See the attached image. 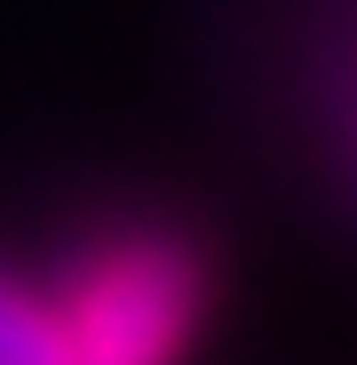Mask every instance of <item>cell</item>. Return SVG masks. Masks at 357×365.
Here are the masks:
<instances>
[{
  "mask_svg": "<svg viewBox=\"0 0 357 365\" xmlns=\"http://www.w3.org/2000/svg\"><path fill=\"white\" fill-rule=\"evenodd\" d=\"M0 365H95V357H80L64 318L48 310L40 278H24L9 262H0Z\"/></svg>",
  "mask_w": 357,
  "mask_h": 365,
  "instance_id": "3957f363",
  "label": "cell"
},
{
  "mask_svg": "<svg viewBox=\"0 0 357 365\" xmlns=\"http://www.w3.org/2000/svg\"><path fill=\"white\" fill-rule=\"evenodd\" d=\"M48 310L95 365H183L214 318V247L167 207L88 215L32 270Z\"/></svg>",
  "mask_w": 357,
  "mask_h": 365,
  "instance_id": "6da1fadb",
  "label": "cell"
},
{
  "mask_svg": "<svg viewBox=\"0 0 357 365\" xmlns=\"http://www.w3.org/2000/svg\"><path fill=\"white\" fill-rule=\"evenodd\" d=\"M302 119L318 135V167L357 207V0H318L302 48Z\"/></svg>",
  "mask_w": 357,
  "mask_h": 365,
  "instance_id": "7a4b0ae2",
  "label": "cell"
}]
</instances>
